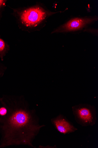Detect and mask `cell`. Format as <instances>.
Instances as JSON below:
<instances>
[{
    "label": "cell",
    "mask_w": 98,
    "mask_h": 148,
    "mask_svg": "<svg viewBox=\"0 0 98 148\" xmlns=\"http://www.w3.org/2000/svg\"><path fill=\"white\" fill-rule=\"evenodd\" d=\"M72 111L76 122L82 126H93L96 123V111L94 106L80 104L73 107Z\"/></svg>",
    "instance_id": "2"
},
{
    "label": "cell",
    "mask_w": 98,
    "mask_h": 148,
    "mask_svg": "<svg viewBox=\"0 0 98 148\" xmlns=\"http://www.w3.org/2000/svg\"><path fill=\"white\" fill-rule=\"evenodd\" d=\"M3 2V1H0V5H1L2 4Z\"/></svg>",
    "instance_id": "8"
},
{
    "label": "cell",
    "mask_w": 98,
    "mask_h": 148,
    "mask_svg": "<svg viewBox=\"0 0 98 148\" xmlns=\"http://www.w3.org/2000/svg\"><path fill=\"white\" fill-rule=\"evenodd\" d=\"M51 122L56 129L64 134H69L78 130L66 117L62 114L52 119Z\"/></svg>",
    "instance_id": "5"
},
{
    "label": "cell",
    "mask_w": 98,
    "mask_h": 148,
    "mask_svg": "<svg viewBox=\"0 0 98 148\" xmlns=\"http://www.w3.org/2000/svg\"><path fill=\"white\" fill-rule=\"evenodd\" d=\"M96 20V18H75L70 20L55 32H64L78 30Z\"/></svg>",
    "instance_id": "4"
},
{
    "label": "cell",
    "mask_w": 98,
    "mask_h": 148,
    "mask_svg": "<svg viewBox=\"0 0 98 148\" xmlns=\"http://www.w3.org/2000/svg\"><path fill=\"white\" fill-rule=\"evenodd\" d=\"M0 117V128L3 137L0 147L27 145L35 147L33 142L42 127L35 111L24 102L17 101Z\"/></svg>",
    "instance_id": "1"
},
{
    "label": "cell",
    "mask_w": 98,
    "mask_h": 148,
    "mask_svg": "<svg viewBox=\"0 0 98 148\" xmlns=\"http://www.w3.org/2000/svg\"><path fill=\"white\" fill-rule=\"evenodd\" d=\"M5 48V45L4 41L3 40L0 38V55L1 58L3 57V55Z\"/></svg>",
    "instance_id": "6"
},
{
    "label": "cell",
    "mask_w": 98,
    "mask_h": 148,
    "mask_svg": "<svg viewBox=\"0 0 98 148\" xmlns=\"http://www.w3.org/2000/svg\"><path fill=\"white\" fill-rule=\"evenodd\" d=\"M46 12L39 8H30L22 13L21 19L22 22L26 26L37 25L46 18Z\"/></svg>",
    "instance_id": "3"
},
{
    "label": "cell",
    "mask_w": 98,
    "mask_h": 148,
    "mask_svg": "<svg viewBox=\"0 0 98 148\" xmlns=\"http://www.w3.org/2000/svg\"><path fill=\"white\" fill-rule=\"evenodd\" d=\"M7 112V109L6 108L2 107L0 108V116L5 115Z\"/></svg>",
    "instance_id": "7"
}]
</instances>
